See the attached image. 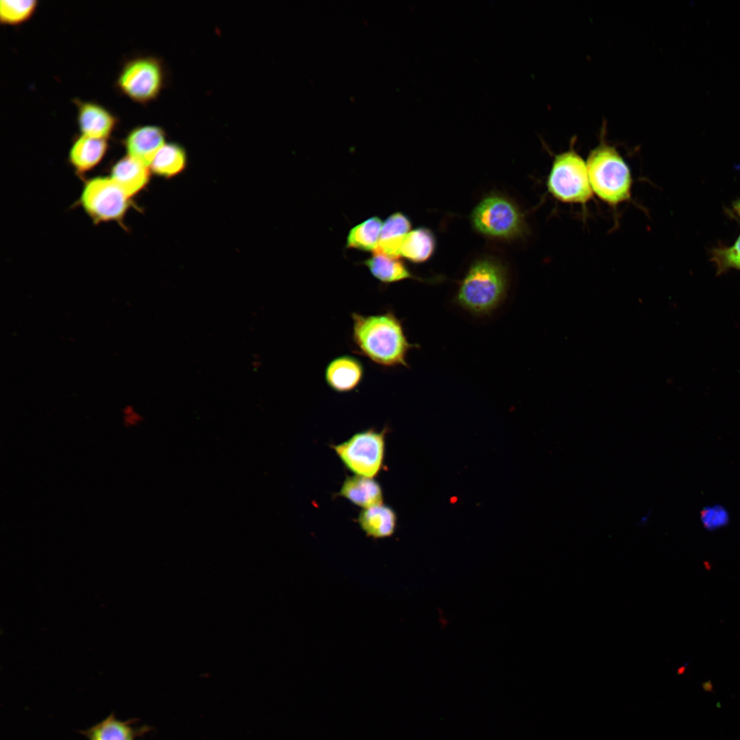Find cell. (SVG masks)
I'll return each mask as SVG.
<instances>
[{
	"mask_svg": "<svg viewBox=\"0 0 740 740\" xmlns=\"http://www.w3.org/2000/svg\"><path fill=\"white\" fill-rule=\"evenodd\" d=\"M351 318L352 340L358 354L382 367H409L408 354L419 345L408 341L401 319L393 311L352 312Z\"/></svg>",
	"mask_w": 740,
	"mask_h": 740,
	"instance_id": "1",
	"label": "cell"
},
{
	"mask_svg": "<svg viewBox=\"0 0 740 740\" xmlns=\"http://www.w3.org/2000/svg\"><path fill=\"white\" fill-rule=\"evenodd\" d=\"M508 277L499 261L484 258L470 266L460 281L454 301L471 314H491L506 297Z\"/></svg>",
	"mask_w": 740,
	"mask_h": 740,
	"instance_id": "2",
	"label": "cell"
},
{
	"mask_svg": "<svg viewBox=\"0 0 740 740\" xmlns=\"http://www.w3.org/2000/svg\"><path fill=\"white\" fill-rule=\"evenodd\" d=\"M586 163L593 193L602 201L615 207L630 199L631 171L614 146L602 140L590 151Z\"/></svg>",
	"mask_w": 740,
	"mask_h": 740,
	"instance_id": "3",
	"label": "cell"
},
{
	"mask_svg": "<svg viewBox=\"0 0 740 740\" xmlns=\"http://www.w3.org/2000/svg\"><path fill=\"white\" fill-rule=\"evenodd\" d=\"M166 78L162 60L155 56L141 55L123 63L115 86L119 92L132 101L145 105L158 98Z\"/></svg>",
	"mask_w": 740,
	"mask_h": 740,
	"instance_id": "4",
	"label": "cell"
},
{
	"mask_svg": "<svg viewBox=\"0 0 740 740\" xmlns=\"http://www.w3.org/2000/svg\"><path fill=\"white\" fill-rule=\"evenodd\" d=\"M547 188L562 203L584 205L591 200L593 193L587 163L574 147L554 156Z\"/></svg>",
	"mask_w": 740,
	"mask_h": 740,
	"instance_id": "5",
	"label": "cell"
},
{
	"mask_svg": "<svg viewBox=\"0 0 740 740\" xmlns=\"http://www.w3.org/2000/svg\"><path fill=\"white\" fill-rule=\"evenodd\" d=\"M387 432V428L381 431L370 428L358 432L332 447L354 475L374 478L384 467Z\"/></svg>",
	"mask_w": 740,
	"mask_h": 740,
	"instance_id": "6",
	"label": "cell"
},
{
	"mask_svg": "<svg viewBox=\"0 0 740 740\" xmlns=\"http://www.w3.org/2000/svg\"><path fill=\"white\" fill-rule=\"evenodd\" d=\"M470 219L478 232L492 238L513 239L521 236L526 230L519 208L499 195L483 198L472 210Z\"/></svg>",
	"mask_w": 740,
	"mask_h": 740,
	"instance_id": "7",
	"label": "cell"
},
{
	"mask_svg": "<svg viewBox=\"0 0 740 740\" xmlns=\"http://www.w3.org/2000/svg\"><path fill=\"white\" fill-rule=\"evenodd\" d=\"M130 199L110 177H96L86 182L80 203L95 223L119 221L130 206Z\"/></svg>",
	"mask_w": 740,
	"mask_h": 740,
	"instance_id": "8",
	"label": "cell"
},
{
	"mask_svg": "<svg viewBox=\"0 0 740 740\" xmlns=\"http://www.w3.org/2000/svg\"><path fill=\"white\" fill-rule=\"evenodd\" d=\"M77 123L82 135L106 139L115 130L119 119L103 106L92 101L74 99Z\"/></svg>",
	"mask_w": 740,
	"mask_h": 740,
	"instance_id": "9",
	"label": "cell"
},
{
	"mask_svg": "<svg viewBox=\"0 0 740 740\" xmlns=\"http://www.w3.org/2000/svg\"><path fill=\"white\" fill-rule=\"evenodd\" d=\"M166 132L162 127L143 125L132 128L123 143L127 156L149 166L157 151L166 143Z\"/></svg>",
	"mask_w": 740,
	"mask_h": 740,
	"instance_id": "10",
	"label": "cell"
},
{
	"mask_svg": "<svg viewBox=\"0 0 740 740\" xmlns=\"http://www.w3.org/2000/svg\"><path fill=\"white\" fill-rule=\"evenodd\" d=\"M365 368L361 361L351 355L339 356L329 362L324 378L332 391L345 393L355 390L361 383Z\"/></svg>",
	"mask_w": 740,
	"mask_h": 740,
	"instance_id": "11",
	"label": "cell"
},
{
	"mask_svg": "<svg viewBox=\"0 0 740 740\" xmlns=\"http://www.w3.org/2000/svg\"><path fill=\"white\" fill-rule=\"evenodd\" d=\"M110 177L131 198L147 186L150 169L142 162L127 155L112 166Z\"/></svg>",
	"mask_w": 740,
	"mask_h": 740,
	"instance_id": "12",
	"label": "cell"
},
{
	"mask_svg": "<svg viewBox=\"0 0 740 740\" xmlns=\"http://www.w3.org/2000/svg\"><path fill=\"white\" fill-rule=\"evenodd\" d=\"M134 720L119 719L112 713L81 732L87 740H136L149 731V727H137Z\"/></svg>",
	"mask_w": 740,
	"mask_h": 740,
	"instance_id": "13",
	"label": "cell"
},
{
	"mask_svg": "<svg viewBox=\"0 0 740 740\" xmlns=\"http://www.w3.org/2000/svg\"><path fill=\"white\" fill-rule=\"evenodd\" d=\"M337 495L362 509L383 504L384 499L382 486L378 481L357 475L345 479Z\"/></svg>",
	"mask_w": 740,
	"mask_h": 740,
	"instance_id": "14",
	"label": "cell"
},
{
	"mask_svg": "<svg viewBox=\"0 0 740 740\" xmlns=\"http://www.w3.org/2000/svg\"><path fill=\"white\" fill-rule=\"evenodd\" d=\"M357 522L368 537L384 539L395 532L397 517L391 506L381 504L362 509L358 514Z\"/></svg>",
	"mask_w": 740,
	"mask_h": 740,
	"instance_id": "15",
	"label": "cell"
},
{
	"mask_svg": "<svg viewBox=\"0 0 740 740\" xmlns=\"http://www.w3.org/2000/svg\"><path fill=\"white\" fill-rule=\"evenodd\" d=\"M410 227L411 222L404 214L398 212L391 214L383 223L380 239L373 254L399 258L403 241Z\"/></svg>",
	"mask_w": 740,
	"mask_h": 740,
	"instance_id": "16",
	"label": "cell"
},
{
	"mask_svg": "<svg viewBox=\"0 0 740 740\" xmlns=\"http://www.w3.org/2000/svg\"><path fill=\"white\" fill-rule=\"evenodd\" d=\"M108 148L106 139L80 134L70 148L69 160L78 173H84L95 167L102 160Z\"/></svg>",
	"mask_w": 740,
	"mask_h": 740,
	"instance_id": "17",
	"label": "cell"
},
{
	"mask_svg": "<svg viewBox=\"0 0 740 740\" xmlns=\"http://www.w3.org/2000/svg\"><path fill=\"white\" fill-rule=\"evenodd\" d=\"M362 264L369 269L373 277L385 284L407 279L427 281L413 275L399 258L373 254L371 257L364 260Z\"/></svg>",
	"mask_w": 740,
	"mask_h": 740,
	"instance_id": "18",
	"label": "cell"
},
{
	"mask_svg": "<svg viewBox=\"0 0 740 740\" xmlns=\"http://www.w3.org/2000/svg\"><path fill=\"white\" fill-rule=\"evenodd\" d=\"M186 161V152L182 146L176 143H166L157 151L149 167L154 174L170 178L185 169Z\"/></svg>",
	"mask_w": 740,
	"mask_h": 740,
	"instance_id": "19",
	"label": "cell"
},
{
	"mask_svg": "<svg viewBox=\"0 0 740 740\" xmlns=\"http://www.w3.org/2000/svg\"><path fill=\"white\" fill-rule=\"evenodd\" d=\"M435 248L436 238L433 232L428 228L419 227L405 236L401 256L412 263H423L433 255Z\"/></svg>",
	"mask_w": 740,
	"mask_h": 740,
	"instance_id": "20",
	"label": "cell"
},
{
	"mask_svg": "<svg viewBox=\"0 0 740 740\" xmlns=\"http://www.w3.org/2000/svg\"><path fill=\"white\" fill-rule=\"evenodd\" d=\"M382 225V219L374 216L355 225L347 234L346 248L373 252L380 239Z\"/></svg>",
	"mask_w": 740,
	"mask_h": 740,
	"instance_id": "21",
	"label": "cell"
},
{
	"mask_svg": "<svg viewBox=\"0 0 740 740\" xmlns=\"http://www.w3.org/2000/svg\"><path fill=\"white\" fill-rule=\"evenodd\" d=\"M37 0H1L0 21L1 24L18 25L28 21L38 7Z\"/></svg>",
	"mask_w": 740,
	"mask_h": 740,
	"instance_id": "22",
	"label": "cell"
},
{
	"mask_svg": "<svg viewBox=\"0 0 740 740\" xmlns=\"http://www.w3.org/2000/svg\"><path fill=\"white\" fill-rule=\"evenodd\" d=\"M713 259L719 272L728 269L740 270V235L731 247L715 250Z\"/></svg>",
	"mask_w": 740,
	"mask_h": 740,
	"instance_id": "23",
	"label": "cell"
},
{
	"mask_svg": "<svg viewBox=\"0 0 740 740\" xmlns=\"http://www.w3.org/2000/svg\"><path fill=\"white\" fill-rule=\"evenodd\" d=\"M650 514H649V515H643V516H642V517H641L640 518V519H639V520L638 521L639 525V526H644V525H645V524H646V523H647L648 522V521H649V519H650Z\"/></svg>",
	"mask_w": 740,
	"mask_h": 740,
	"instance_id": "24",
	"label": "cell"
},
{
	"mask_svg": "<svg viewBox=\"0 0 740 740\" xmlns=\"http://www.w3.org/2000/svg\"><path fill=\"white\" fill-rule=\"evenodd\" d=\"M735 209L740 216V199L736 202L735 205Z\"/></svg>",
	"mask_w": 740,
	"mask_h": 740,
	"instance_id": "25",
	"label": "cell"
}]
</instances>
